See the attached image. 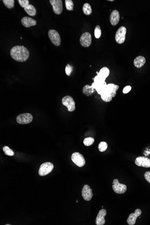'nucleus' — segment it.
<instances>
[{
    "label": "nucleus",
    "instance_id": "30",
    "mask_svg": "<svg viewBox=\"0 0 150 225\" xmlns=\"http://www.w3.org/2000/svg\"><path fill=\"white\" fill-rule=\"evenodd\" d=\"M73 68L71 65L67 64L66 65V68H65V72L67 74V76H70L71 75V72L73 71Z\"/></svg>",
    "mask_w": 150,
    "mask_h": 225
},
{
    "label": "nucleus",
    "instance_id": "16",
    "mask_svg": "<svg viewBox=\"0 0 150 225\" xmlns=\"http://www.w3.org/2000/svg\"><path fill=\"white\" fill-rule=\"evenodd\" d=\"M120 19V13L117 10H114L110 16V22L112 26H116L119 23Z\"/></svg>",
    "mask_w": 150,
    "mask_h": 225
},
{
    "label": "nucleus",
    "instance_id": "5",
    "mask_svg": "<svg viewBox=\"0 0 150 225\" xmlns=\"http://www.w3.org/2000/svg\"><path fill=\"white\" fill-rule=\"evenodd\" d=\"M71 159L75 165L79 167H82L85 164V160L84 157L79 152H75L72 153Z\"/></svg>",
    "mask_w": 150,
    "mask_h": 225
},
{
    "label": "nucleus",
    "instance_id": "27",
    "mask_svg": "<svg viewBox=\"0 0 150 225\" xmlns=\"http://www.w3.org/2000/svg\"><path fill=\"white\" fill-rule=\"evenodd\" d=\"M98 148L100 152H104L107 149V143L105 142H101L98 145Z\"/></svg>",
    "mask_w": 150,
    "mask_h": 225
},
{
    "label": "nucleus",
    "instance_id": "35",
    "mask_svg": "<svg viewBox=\"0 0 150 225\" xmlns=\"http://www.w3.org/2000/svg\"><path fill=\"white\" fill-rule=\"evenodd\" d=\"M6 225H11V224H6Z\"/></svg>",
    "mask_w": 150,
    "mask_h": 225
},
{
    "label": "nucleus",
    "instance_id": "9",
    "mask_svg": "<svg viewBox=\"0 0 150 225\" xmlns=\"http://www.w3.org/2000/svg\"><path fill=\"white\" fill-rule=\"evenodd\" d=\"M80 45L84 47H88L92 43V36L88 32H85L81 35L80 39Z\"/></svg>",
    "mask_w": 150,
    "mask_h": 225
},
{
    "label": "nucleus",
    "instance_id": "4",
    "mask_svg": "<svg viewBox=\"0 0 150 225\" xmlns=\"http://www.w3.org/2000/svg\"><path fill=\"white\" fill-rule=\"evenodd\" d=\"M126 29L124 26H121L119 28L115 35V40L118 44H121L124 43L125 40Z\"/></svg>",
    "mask_w": 150,
    "mask_h": 225
},
{
    "label": "nucleus",
    "instance_id": "29",
    "mask_svg": "<svg viewBox=\"0 0 150 225\" xmlns=\"http://www.w3.org/2000/svg\"><path fill=\"white\" fill-rule=\"evenodd\" d=\"M94 36L97 39L99 38L101 36V30L99 25H97L94 29Z\"/></svg>",
    "mask_w": 150,
    "mask_h": 225
},
{
    "label": "nucleus",
    "instance_id": "23",
    "mask_svg": "<svg viewBox=\"0 0 150 225\" xmlns=\"http://www.w3.org/2000/svg\"><path fill=\"white\" fill-rule=\"evenodd\" d=\"M3 3L7 8L11 9L14 7L15 1L14 0H3Z\"/></svg>",
    "mask_w": 150,
    "mask_h": 225
},
{
    "label": "nucleus",
    "instance_id": "25",
    "mask_svg": "<svg viewBox=\"0 0 150 225\" xmlns=\"http://www.w3.org/2000/svg\"><path fill=\"white\" fill-rule=\"evenodd\" d=\"M94 139L92 137H88L83 141V143L86 146H90L94 143Z\"/></svg>",
    "mask_w": 150,
    "mask_h": 225
},
{
    "label": "nucleus",
    "instance_id": "33",
    "mask_svg": "<svg viewBox=\"0 0 150 225\" xmlns=\"http://www.w3.org/2000/svg\"><path fill=\"white\" fill-rule=\"evenodd\" d=\"M144 178L146 180L150 183V171L146 172L144 174Z\"/></svg>",
    "mask_w": 150,
    "mask_h": 225
},
{
    "label": "nucleus",
    "instance_id": "24",
    "mask_svg": "<svg viewBox=\"0 0 150 225\" xmlns=\"http://www.w3.org/2000/svg\"><path fill=\"white\" fill-rule=\"evenodd\" d=\"M65 4L67 10L69 11H73L74 3L72 0H65Z\"/></svg>",
    "mask_w": 150,
    "mask_h": 225
},
{
    "label": "nucleus",
    "instance_id": "34",
    "mask_svg": "<svg viewBox=\"0 0 150 225\" xmlns=\"http://www.w3.org/2000/svg\"><path fill=\"white\" fill-rule=\"evenodd\" d=\"M108 1H110V2H113L114 0H111H111H108Z\"/></svg>",
    "mask_w": 150,
    "mask_h": 225
},
{
    "label": "nucleus",
    "instance_id": "18",
    "mask_svg": "<svg viewBox=\"0 0 150 225\" xmlns=\"http://www.w3.org/2000/svg\"><path fill=\"white\" fill-rule=\"evenodd\" d=\"M97 76L102 81H105L106 79L108 77L110 74V70L106 67H103L100 69L99 72H96Z\"/></svg>",
    "mask_w": 150,
    "mask_h": 225
},
{
    "label": "nucleus",
    "instance_id": "22",
    "mask_svg": "<svg viewBox=\"0 0 150 225\" xmlns=\"http://www.w3.org/2000/svg\"><path fill=\"white\" fill-rule=\"evenodd\" d=\"M82 10H83L84 13L86 16H89V15H91V13L92 12V10L91 6L87 3H84V4Z\"/></svg>",
    "mask_w": 150,
    "mask_h": 225
},
{
    "label": "nucleus",
    "instance_id": "6",
    "mask_svg": "<svg viewBox=\"0 0 150 225\" xmlns=\"http://www.w3.org/2000/svg\"><path fill=\"white\" fill-rule=\"evenodd\" d=\"M62 102L63 106L67 107L68 111L71 112L75 110V102L71 96L67 95L63 97L62 99Z\"/></svg>",
    "mask_w": 150,
    "mask_h": 225
},
{
    "label": "nucleus",
    "instance_id": "8",
    "mask_svg": "<svg viewBox=\"0 0 150 225\" xmlns=\"http://www.w3.org/2000/svg\"><path fill=\"white\" fill-rule=\"evenodd\" d=\"M112 189L115 192L122 194L125 193L127 190V186L125 184L120 183L117 179L114 180L112 182Z\"/></svg>",
    "mask_w": 150,
    "mask_h": 225
},
{
    "label": "nucleus",
    "instance_id": "2",
    "mask_svg": "<svg viewBox=\"0 0 150 225\" xmlns=\"http://www.w3.org/2000/svg\"><path fill=\"white\" fill-rule=\"evenodd\" d=\"M54 164L50 162L44 163L40 166L38 173L41 176H44L49 174L54 169Z\"/></svg>",
    "mask_w": 150,
    "mask_h": 225
},
{
    "label": "nucleus",
    "instance_id": "28",
    "mask_svg": "<svg viewBox=\"0 0 150 225\" xmlns=\"http://www.w3.org/2000/svg\"><path fill=\"white\" fill-rule=\"evenodd\" d=\"M3 151L7 155L9 156H13L14 155V151L11 149L9 148L8 146H4L3 147Z\"/></svg>",
    "mask_w": 150,
    "mask_h": 225
},
{
    "label": "nucleus",
    "instance_id": "15",
    "mask_svg": "<svg viewBox=\"0 0 150 225\" xmlns=\"http://www.w3.org/2000/svg\"><path fill=\"white\" fill-rule=\"evenodd\" d=\"M21 22L22 25L26 28H29L32 26H36L37 24L36 20L27 16L23 17L21 19Z\"/></svg>",
    "mask_w": 150,
    "mask_h": 225
},
{
    "label": "nucleus",
    "instance_id": "32",
    "mask_svg": "<svg viewBox=\"0 0 150 225\" xmlns=\"http://www.w3.org/2000/svg\"><path fill=\"white\" fill-rule=\"evenodd\" d=\"M132 87H131L130 85H128V86H125L123 90V93H125V94H126V93H128L131 90Z\"/></svg>",
    "mask_w": 150,
    "mask_h": 225
},
{
    "label": "nucleus",
    "instance_id": "3",
    "mask_svg": "<svg viewBox=\"0 0 150 225\" xmlns=\"http://www.w3.org/2000/svg\"><path fill=\"white\" fill-rule=\"evenodd\" d=\"M48 37L51 43L56 47L61 45V38L59 33L56 30L50 29L48 31Z\"/></svg>",
    "mask_w": 150,
    "mask_h": 225
},
{
    "label": "nucleus",
    "instance_id": "10",
    "mask_svg": "<svg viewBox=\"0 0 150 225\" xmlns=\"http://www.w3.org/2000/svg\"><path fill=\"white\" fill-rule=\"evenodd\" d=\"M50 4L53 7L54 13L56 15H60L63 12V2L61 0H50Z\"/></svg>",
    "mask_w": 150,
    "mask_h": 225
},
{
    "label": "nucleus",
    "instance_id": "7",
    "mask_svg": "<svg viewBox=\"0 0 150 225\" xmlns=\"http://www.w3.org/2000/svg\"><path fill=\"white\" fill-rule=\"evenodd\" d=\"M33 120V116L29 113H23L18 115L16 117V121L19 124H28L31 123Z\"/></svg>",
    "mask_w": 150,
    "mask_h": 225
},
{
    "label": "nucleus",
    "instance_id": "21",
    "mask_svg": "<svg viewBox=\"0 0 150 225\" xmlns=\"http://www.w3.org/2000/svg\"><path fill=\"white\" fill-rule=\"evenodd\" d=\"M95 89H93L92 86L89 85H86L83 87L82 92L84 95L89 96L95 92Z\"/></svg>",
    "mask_w": 150,
    "mask_h": 225
},
{
    "label": "nucleus",
    "instance_id": "26",
    "mask_svg": "<svg viewBox=\"0 0 150 225\" xmlns=\"http://www.w3.org/2000/svg\"><path fill=\"white\" fill-rule=\"evenodd\" d=\"M101 98L103 101L105 102H109L112 100V97L110 94L107 93H103L101 95Z\"/></svg>",
    "mask_w": 150,
    "mask_h": 225
},
{
    "label": "nucleus",
    "instance_id": "12",
    "mask_svg": "<svg viewBox=\"0 0 150 225\" xmlns=\"http://www.w3.org/2000/svg\"><path fill=\"white\" fill-rule=\"evenodd\" d=\"M135 163L138 166L150 167V159L145 156H139L136 159Z\"/></svg>",
    "mask_w": 150,
    "mask_h": 225
},
{
    "label": "nucleus",
    "instance_id": "31",
    "mask_svg": "<svg viewBox=\"0 0 150 225\" xmlns=\"http://www.w3.org/2000/svg\"><path fill=\"white\" fill-rule=\"evenodd\" d=\"M18 2H19L20 6L24 8L29 4V0H18Z\"/></svg>",
    "mask_w": 150,
    "mask_h": 225
},
{
    "label": "nucleus",
    "instance_id": "19",
    "mask_svg": "<svg viewBox=\"0 0 150 225\" xmlns=\"http://www.w3.org/2000/svg\"><path fill=\"white\" fill-rule=\"evenodd\" d=\"M146 59L143 56H139L134 59V65L136 68H142L146 63Z\"/></svg>",
    "mask_w": 150,
    "mask_h": 225
},
{
    "label": "nucleus",
    "instance_id": "14",
    "mask_svg": "<svg viewBox=\"0 0 150 225\" xmlns=\"http://www.w3.org/2000/svg\"><path fill=\"white\" fill-rule=\"evenodd\" d=\"M141 214L142 211L139 209L135 210L134 213L131 214L127 220L128 224L130 225H134L138 217L140 216Z\"/></svg>",
    "mask_w": 150,
    "mask_h": 225
},
{
    "label": "nucleus",
    "instance_id": "1",
    "mask_svg": "<svg viewBox=\"0 0 150 225\" xmlns=\"http://www.w3.org/2000/svg\"><path fill=\"white\" fill-rule=\"evenodd\" d=\"M10 55L15 61L24 62L28 60L30 54L29 50L24 46H16L11 49Z\"/></svg>",
    "mask_w": 150,
    "mask_h": 225
},
{
    "label": "nucleus",
    "instance_id": "17",
    "mask_svg": "<svg viewBox=\"0 0 150 225\" xmlns=\"http://www.w3.org/2000/svg\"><path fill=\"white\" fill-rule=\"evenodd\" d=\"M107 214V211L104 209L100 210L98 214L96 219L97 225H103L105 223L104 218Z\"/></svg>",
    "mask_w": 150,
    "mask_h": 225
},
{
    "label": "nucleus",
    "instance_id": "20",
    "mask_svg": "<svg viewBox=\"0 0 150 225\" xmlns=\"http://www.w3.org/2000/svg\"><path fill=\"white\" fill-rule=\"evenodd\" d=\"M25 11L29 16H34L37 14V11L35 7L32 4H29L24 8Z\"/></svg>",
    "mask_w": 150,
    "mask_h": 225
},
{
    "label": "nucleus",
    "instance_id": "13",
    "mask_svg": "<svg viewBox=\"0 0 150 225\" xmlns=\"http://www.w3.org/2000/svg\"><path fill=\"white\" fill-rule=\"evenodd\" d=\"M81 193L84 199L86 201L90 200L93 196L92 189L88 185L84 186Z\"/></svg>",
    "mask_w": 150,
    "mask_h": 225
},
{
    "label": "nucleus",
    "instance_id": "11",
    "mask_svg": "<svg viewBox=\"0 0 150 225\" xmlns=\"http://www.w3.org/2000/svg\"><path fill=\"white\" fill-rule=\"evenodd\" d=\"M119 85H115L113 83H109V84H107L104 92L102 94H103V93H107V94H110L112 96V98H114L116 95L117 90L119 89Z\"/></svg>",
    "mask_w": 150,
    "mask_h": 225
}]
</instances>
